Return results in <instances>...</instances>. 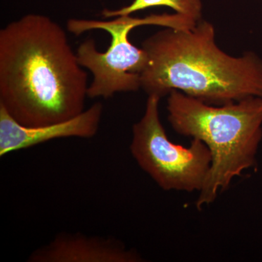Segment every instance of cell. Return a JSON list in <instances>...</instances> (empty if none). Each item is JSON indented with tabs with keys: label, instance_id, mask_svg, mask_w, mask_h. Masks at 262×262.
I'll return each instance as SVG.
<instances>
[{
	"label": "cell",
	"instance_id": "52a82bcc",
	"mask_svg": "<svg viewBox=\"0 0 262 262\" xmlns=\"http://www.w3.org/2000/svg\"><path fill=\"white\" fill-rule=\"evenodd\" d=\"M136 251L113 238L79 233H62L49 244L38 248L30 262H139Z\"/></svg>",
	"mask_w": 262,
	"mask_h": 262
},
{
	"label": "cell",
	"instance_id": "8992f818",
	"mask_svg": "<svg viewBox=\"0 0 262 262\" xmlns=\"http://www.w3.org/2000/svg\"><path fill=\"white\" fill-rule=\"evenodd\" d=\"M103 110L102 103H95L70 120L42 126L28 127L15 121L0 106V156L29 149L53 139L94 137L99 128Z\"/></svg>",
	"mask_w": 262,
	"mask_h": 262
},
{
	"label": "cell",
	"instance_id": "6da1fadb",
	"mask_svg": "<svg viewBox=\"0 0 262 262\" xmlns=\"http://www.w3.org/2000/svg\"><path fill=\"white\" fill-rule=\"evenodd\" d=\"M89 87L65 31L49 17L26 15L0 31V106L20 125L80 115Z\"/></svg>",
	"mask_w": 262,
	"mask_h": 262
},
{
	"label": "cell",
	"instance_id": "3957f363",
	"mask_svg": "<svg viewBox=\"0 0 262 262\" xmlns=\"http://www.w3.org/2000/svg\"><path fill=\"white\" fill-rule=\"evenodd\" d=\"M167 110L176 132L199 139L211 151V168L196 201L201 210L256 163L262 140V97L217 106L172 91Z\"/></svg>",
	"mask_w": 262,
	"mask_h": 262
},
{
	"label": "cell",
	"instance_id": "277c9868",
	"mask_svg": "<svg viewBox=\"0 0 262 262\" xmlns=\"http://www.w3.org/2000/svg\"><path fill=\"white\" fill-rule=\"evenodd\" d=\"M177 24V15L166 13L143 18L125 15L110 20H69L67 29L76 36L96 29L106 31L111 35V44L103 53L98 51L93 39H86L77 48L76 53L79 63L94 76L88 96L108 98L117 93L133 92L141 89V75L147 65V54L142 48L136 47L130 42L129 34L140 26L174 28Z\"/></svg>",
	"mask_w": 262,
	"mask_h": 262
},
{
	"label": "cell",
	"instance_id": "5b68a950",
	"mask_svg": "<svg viewBox=\"0 0 262 262\" xmlns=\"http://www.w3.org/2000/svg\"><path fill=\"white\" fill-rule=\"evenodd\" d=\"M160 98L148 96L144 115L133 126L131 155L163 190L200 192L211 168V151L198 139L189 147L169 140L160 121Z\"/></svg>",
	"mask_w": 262,
	"mask_h": 262
},
{
	"label": "cell",
	"instance_id": "ba28073f",
	"mask_svg": "<svg viewBox=\"0 0 262 262\" xmlns=\"http://www.w3.org/2000/svg\"><path fill=\"white\" fill-rule=\"evenodd\" d=\"M168 7L178 14L184 15L198 23L202 20L201 0H134L130 5L115 10L105 9L102 15L105 18L130 15L135 12L154 8Z\"/></svg>",
	"mask_w": 262,
	"mask_h": 262
},
{
	"label": "cell",
	"instance_id": "7a4b0ae2",
	"mask_svg": "<svg viewBox=\"0 0 262 262\" xmlns=\"http://www.w3.org/2000/svg\"><path fill=\"white\" fill-rule=\"evenodd\" d=\"M148 63L141 88L148 96L179 91L211 105L262 97V59L254 52L229 56L215 43L213 24L192 29L166 28L142 42Z\"/></svg>",
	"mask_w": 262,
	"mask_h": 262
},
{
	"label": "cell",
	"instance_id": "9c48e42d",
	"mask_svg": "<svg viewBox=\"0 0 262 262\" xmlns=\"http://www.w3.org/2000/svg\"><path fill=\"white\" fill-rule=\"evenodd\" d=\"M261 1H262V0H261Z\"/></svg>",
	"mask_w": 262,
	"mask_h": 262
}]
</instances>
